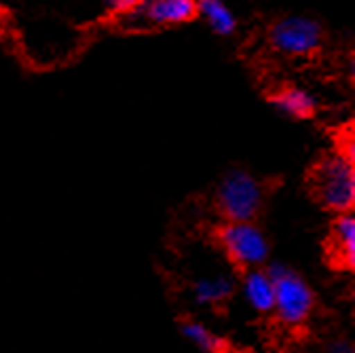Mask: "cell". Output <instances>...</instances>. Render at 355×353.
I'll use <instances>...</instances> for the list:
<instances>
[{"label":"cell","instance_id":"6da1fadb","mask_svg":"<svg viewBox=\"0 0 355 353\" xmlns=\"http://www.w3.org/2000/svg\"><path fill=\"white\" fill-rule=\"evenodd\" d=\"M309 195L322 209L353 214L355 207V169L353 161L340 153L324 155L306 173Z\"/></svg>","mask_w":355,"mask_h":353},{"label":"cell","instance_id":"7a4b0ae2","mask_svg":"<svg viewBox=\"0 0 355 353\" xmlns=\"http://www.w3.org/2000/svg\"><path fill=\"white\" fill-rule=\"evenodd\" d=\"M269 199V184L245 169H229L214 191V207L225 223H256Z\"/></svg>","mask_w":355,"mask_h":353},{"label":"cell","instance_id":"3957f363","mask_svg":"<svg viewBox=\"0 0 355 353\" xmlns=\"http://www.w3.org/2000/svg\"><path fill=\"white\" fill-rule=\"evenodd\" d=\"M266 273L273 279L275 288V307L273 313L286 326L304 324L315 309V294L311 286L288 264L273 262L266 264Z\"/></svg>","mask_w":355,"mask_h":353},{"label":"cell","instance_id":"277c9868","mask_svg":"<svg viewBox=\"0 0 355 353\" xmlns=\"http://www.w3.org/2000/svg\"><path fill=\"white\" fill-rule=\"evenodd\" d=\"M214 239L239 273L264 267L269 258V241L256 223H222Z\"/></svg>","mask_w":355,"mask_h":353},{"label":"cell","instance_id":"5b68a950","mask_svg":"<svg viewBox=\"0 0 355 353\" xmlns=\"http://www.w3.org/2000/svg\"><path fill=\"white\" fill-rule=\"evenodd\" d=\"M324 42V28L306 15H286L269 28V45L288 58L313 55Z\"/></svg>","mask_w":355,"mask_h":353},{"label":"cell","instance_id":"8992f818","mask_svg":"<svg viewBox=\"0 0 355 353\" xmlns=\"http://www.w3.org/2000/svg\"><path fill=\"white\" fill-rule=\"evenodd\" d=\"M197 17V0H144V3L125 15V21L131 30H146V28H171L184 26Z\"/></svg>","mask_w":355,"mask_h":353},{"label":"cell","instance_id":"52a82bcc","mask_svg":"<svg viewBox=\"0 0 355 353\" xmlns=\"http://www.w3.org/2000/svg\"><path fill=\"white\" fill-rule=\"evenodd\" d=\"M326 252L334 267L353 271V264H355V218L353 214H340L332 220Z\"/></svg>","mask_w":355,"mask_h":353},{"label":"cell","instance_id":"ba28073f","mask_svg":"<svg viewBox=\"0 0 355 353\" xmlns=\"http://www.w3.org/2000/svg\"><path fill=\"white\" fill-rule=\"evenodd\" d=\"M241 288L248 304L260 316H271L275 307V288L273 279L266 273V267H256L243 273Z\"/></svg>","mask_w":355,"mask_h":353},{"label":"cell","instance_id":"9c48e42d","mask_svg":"<svg viewBox=\"0 0 355 353\" xmlns=\"http://www.w3.org/2000/svg\"><path fill=\"white\" fill-rule=\"evenodd\" d=\"M269 102L290 119H311L318 112V102L300 87H284L269 98Z\"/></svg>","mask_w":355,"mask_h":353},{"label":"cell","instance_id":"30bf717a","mask_svg":"<svg viewBox=\"0 0 355 353\" xmlns=\"http://www.w3.org/2000/svg\"><path fill=\"white\" fill-rule=\"evenodd\" d=\"M235 288H237V284L227 275L205 277L193 286V298L197 304L218 307V304H225L227 300H231V296L235 294Z\"/></svg>","mask_w":355,"mask_h":353},{"label":"cell","instance_id":"8fae6325","mask_svg":"<svg viewBox=\"0 0 355 353\" xmlns=\"http://www.w3.org/2000/svg\"><path fill=\"white\" fill-rule=\"evenodd\" d=\"M197 15H201L218 36H231L237 30V17L225 0H197Z\"/></svg>","mask_w":355,"mask_h":353},{"label":"cell","instance_id":"7c38bea8","mask_svg":"<svg viewBox=\"0 0 355 353\" xmlns=\"http://www.w3.org/2000/svg\"><path fill=\"white\" fill-rule=\"evenodd\" d=\"M180 330L203 353H227V349H229V343L225 338L218 336L216 332H211L205 324H201L197 320H191V318L182 320Z\"/></svg>","mask_w":355,"mask_h":353},{"label":"cell","instance_id":"4fadbf2b","mask_svg":"<svg viewBox=\"0 0 355 353\" xmlns=\"http://www.w3.org/2000/svg\"><path fill=\"white\" fill-rule=\"evenodd\" d=\"M106 3V7H108V11H112L114 15H125V13H129V11H133V9H138L144 0H104Z\"/></svg>","mask_w":355,"mask_h":353},{"label":"cell","instance_id":"5bb4252c","mask_svg":"<svg viewBox=\"0 0 355 353\" xmlns=\"http://www.w3.org/2000/svg\"><path fill=\"white\" fill-rule=\"evenodd\" d=\"M328 353H353V345H351L349 341L338 338V341H334V343L328 347Z\"/></svg>","mask_w":355,"mask_h":353}]
</instances>
